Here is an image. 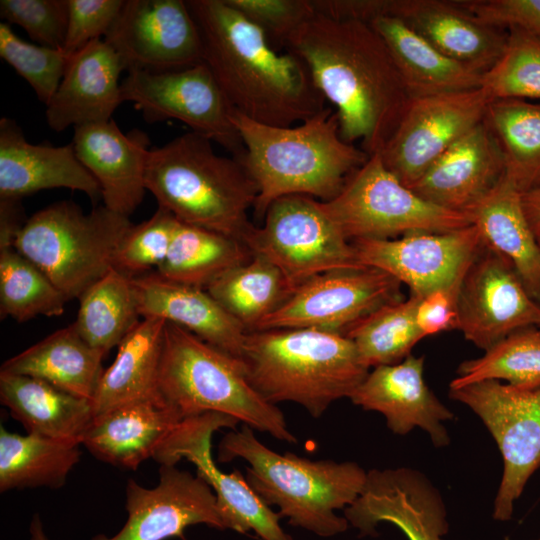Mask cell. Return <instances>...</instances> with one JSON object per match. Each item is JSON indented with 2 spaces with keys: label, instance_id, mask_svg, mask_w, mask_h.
Wrapping results in <instances>:
<instances>
[{
  "label": "cell",
  "instance_id": "cell-1",
  "mask_svg": "<svg viewBox=\"0 0 540 540\" xmlns=\"http://www.w3.org/2000/svg\"><path fill=\"white\" fill-rule=\"evenodd\" d=\"M326 101L334 107L342 139L380 153L410 101L398 67L377 31L367 22L315 12L288 40Z\"/></svg>",
  "mask_w": 540,
  "mask_h": 540
},
{
  "label": "cell",
  "instance_id": "cell-2",
  "mask_svg": "<svg viewBox=\"0 0 540 540\" xmlns=\"http://www.w3.org/2000/svg\"><path fill=\"white\" fill-rule=\"evenodd\" d=\"M203 62L234 110L261 124L291 127L327 105L305 62L278 52L265 34L226 0H188Z\"/></svg>",
  "mask_w": 540,
  "mask_h": 540
},
{
  "label": "cell",
  "instance_id": "cell-3",
  "mask_svg": "<svg viewBox=\"0 0 540 540\" xmlns=\"http://www.w3.org/2000/svg\"><path fill=\"white\" fill-rule=\"evenodd\" d=\"M232 120L245 148L238 161L258 189L254 212L260 217L283 196L333 199L369 157L342 139L332 107L291 127L261 124L235 110Z\"/></svg>",
  "mask_w": 540,
  "mask_h": 540
},
{
  "label": "cell",
  "instance_id": "cell-4",
  "mask_svg": "<svg viewBox=\"0 0 540 540\" xmlns=\"http://www.w3.org/2000/svg\"><path fill=\"white\" fill-rule=\"evenodd\" d=\"M240 360L267 402L297 403L314 418L350 398L369 373L351 339L309 328L250 331Z\"/></svg>",
  "mask_w": 540,
  "mask_h": 540
},
{
  "label": "cell",
  "instance_id": "cell-5",
  "mask_svg": "<svg viewBox=\"0 0 540 540\" xmlns=\"http://www.w3.org/2000/svg\"><path fill=\"white\" fill-rule=\"evenodd\" d=\"M237 458L248 462L245 479L267 505L277 506L289 524L321 537L347 530V519L336 510L355 502L367 478V471L355 462L314 461L275 452L247 425L226 433L218 445L220 462Z\"/></svg>",
  "mask_w": 540,
  "mask_h": 540
},
{
  "label": "cell",
  "instance_id": "cell-6",
  "mask_svg": "<svg viewBox=\"0 0 540 540\" xmlns=\"http://www.w3.org/2000/svg\"><path fill=\"white\" fill-rule=\"evenodd\" d=\"M211 142L188 132L150 149L146 189L178 221L243 242L258 189L245 167L218 155Z\"/></svg>",
  "mask_w": 540,
  "mask_h": 540
},
{
  "label": "cell",
  "instance_id": "cell-7",
  "mask_svg": "<svg viewBox=\"0 0 540 540\" xmlns=\"http://www.w3.org/2000/svg\"><path fill=\"white\" fill-rule=\"evenodd\" d=\"M159 393L182 419L221 413L278 440L297 442L283 412L250 384L240 359L167 321Z\"/></svg>",
  "mask_w": 540,
  "mask_h": 540
},
{
  "label": "cell",
  "instance_id": "cell-8",
  "mask_svg": "<svg viewBox=\"0 0 540 540\" xmlns=\"http://www.w3.org/2000/svg\"><path fill=\"white\" fill-rule=\"evenodd\" d=\"M132 225L104 205L84 213L60 201L34 213L13 248L33 262L69 300L79 298L113 268L117 247Z\"/></svg>",
  "mask_w": 540,
  "mask_h": 540
},
{
  "label": "cell",
  "instance_id": "cell-9",
  "mask_svg": "<svg viewBox=\"0 0 540 540\" xmlns=\"http://www.w3.org/2000/svg\"><path fill=\"white\" fill-rule=\"evenodd\" d=\"M322 206L350 242L448 232L473 224L468 213L443 209L415 194L386 168L379 153L369 156Z\"/></svg>",
  "mask_w": 540,
  "mask_h": 540
},
{
  "label": "cell",
  "instance_id": "cell-10",
  "mask_svg": "<svg viewBox=\"0 0 540 540\" xmlns=\"http://www.w3.org/2000/svg\"><path fill=\"white\" fill-rule=\"evenodd\" d=\"M263 217V225H252L243 243L251 254L274 264L293 290L319 274L362 266L322 201L306 195L283 196L269 205Z\"/></svg>",
  "mask_w": 540,
  "mask_h": 540
},
{
  "label": "cell",
  "instance_id": "cell-11",
  "mask_svg": "<svg viewBox=\"0 0 540 540\" xmlns=\"http://www.w3.org/2000/svg\"><path fill=\"white\" fill-rule=\"evenodd\" d=\"M449 396L480 418L498 446L503 471L493 518L508 521L527 482L540 469V387L486 380L449 388Z\"/></svg>",
  "mask_w": 540,
  "mask_h": 540
},
{
  "label": "cell",
  "instance_id": "cell-12",
  "mask_svg": "<svg viewBox=\"0 0 540 540\" xmlns=\"http://www.w3.org/2000/svg\"><path fill=\"white\" fill-rule=\"evenodd\" d=\"M121 98L134 103L149 123L176 119L237 160L245 153L232 120L234 108L204 62L163 72L130 71L121 83Z\"/></svg>",
  "mask_w": 540,
  "mask_h": 540
},
{
  "label": "cell",
  "instance_id": "cell-13",
  "mask_svg": "<svg viewBox=\"0 0 540 540\" xmlns=\"http://www.w3.org/2000/svg\"><path fill=\"white\" fill-rule=\"evenodd\" d=\"M401 283L367 266L319 274L299 285L254 331L309 328L346 335L382 306L403 299Z\"/></svg>",
  "mask_w": 540,
  "mask_h": 540
},
{
  "label": "cell",
  "instance_id": "cell-14",
  "mask_svg": "<svg viewBox=\"0 0 540 540\" xmlns=\"http://www.w3.org/2000/svg\"><path fill=\"white\" fill-rule=\"evenodd\" d=\"M240 423L221 413H204L183 419L156 450L153 459L161 465H176L181 459L193 463L197 475L213 490L226 529L254 531L261 540H292L274 512L250 487L239 470L221 471L211 455L213 434L221 428L235 429Z\"/></svg>",
  "mask_w": 540,
  "mask_h": 540
},
{
  "label": "cell",
  "instance_id": "cell-15",
  "mask_svg": "<svg viewBox=\"0 0 540 540\" xmlns=\"http://www.w3.org/2000/svg\"><path fill=\"white\" fill-rule=\"evenodd\" d=\"M491 97L483 88L410 98L394 133L379 153L408 188L454 143L484 119Z\"/></svg>",
  "mask_w": 540,
  "mask_h": 540
},
{
  "label": "cell",
  "instance_id": "cell-16",
  "mask_svg": "<svg viewBox=\"0 0 540 540\" xmlns=\"http://www.w3.org/2000/svg\"><path fill=\"white\" fill-rule=\"evenodd\" d=\"M351 243L362 266L388 273L406 284L412 294L423 297L461 285L484 241L478 227L471 224L448 232H417Z\"/></svg>",
  "mask_w": 540,
  "mask_h": 540
},
{
  "label": "cell",
  "instance_id": "cell-17",
  "mask_svg": "<svg viewBox=\"0 0 540 540\" xmlns=\"http://www.w3.org/2000/svg\"><path fill=\"white\" fill-rule=\"evenodd\" d=\"M104 40L127 72L179 70L203 62L200 34L183 0H125Z\"/></svg>",
  "mask_w": 540,
  "mask_h": 540
},
{
  "label": "cell",
  "instance_id": "cell-18",
  "mask_svg": "<svg viewBox=\"0 0 540 540\" xmlns=\"http://www.w3.org/2000/svg\"><path fill=\"white\" fill-rule=\"evenodd\" d=\"M532 326H540V303L530 296L510 263L483 244L460 286L458 329L486 351Z\"/></svg>",
  "mask_w": 540,
  "mask_h": 540
},
{
  "label": "cell",
  "instance_id": "cell-19",
  "mask_svg": "<svg viewBox=\"0 0 540 540\" xmlns=\"http://www.w3.org/2000/svg\"><path fill=\"white\" fill-rule=\"evenodd\" d=\"M344 513L361 536L377 535L380 523L395 525L408 540H445L449 531L439 490L409 467L367 471L361 494Z\"/></svg>",
  "mask_w": 540,
  "mask_h": 540
},
{
  "label": "cell",
  "instance_id": "cell-20",
  "mask_svg": "<svg viewBox=\"0 0 540 540\" xmlns=\"http://www.w3.org/2000/svg\"><path fill=\"white\" fill-rule=\"evenodd\" d=\"M159 483L144 488L130 479L126 486L128 518L113 537L92 540H165L181 536L190 525L226 529L212 488L197 474L176 465H161Z\"/></svg>",
  "mask_w": 540,
  "mask_h": 540
},
{
  "label": "cell",
  "instance_id": "cell-21",
  "mask_svg": "<svg viewBox=\"0 0 540 540\" xmlns=\"http://www.w3.org/2000/svg\"><path fill=\"white\" fill-rule=\"evenodd\" d=\"M349 399L364 410L381 413L395 434L405 435L418 427L435 447L450 443L444 422L452 420L454 413L426 384L423 356L410 354L399 363L375 367Z\"/></svg>",
  "mask_w": 540,
  "mask_h": 540
},
{
  "label": "cell",
  "instance_id": "cell-22",
  "mask_svg": "<svg viewBox=\"0 0 540 540\" xmlns=\"http://www.w3.org/2000/svg\"><path fill=\"white\" fill-rule=\"evenodd\" d=\"M77 158L100 186L104 206L129 217L142 202L150 149L141 131L124 134L111 119L74 127Z\"/></svg>",
  "mask_w": 540,
  "mask_h": 540
},
{
  "label": "cell",
  "instance_id": "cell-23",
  "mask_svg": "<svg viewBox=\"0 0 540 540\" xmlns=\"http://www.w3.org/2000/svg\"><path fill=\"white\" fill-rule=\"evenodd\" d=\"M505 173L502 150L483 120L447 149L409 188L438 207L467 213Z\"/></svg>",
  "mask_w": 540,
  "mask_h": 540
},
{
  "label": "cell",
  "instance_id": "cell-24",
  "mask_svg": "<svg viewBox=\"0 0 540 540\" xmlns=\"http://www.w3.org/2000/svg\"><path fill=\"white\" fill-rule=\"evenodd\" d=\"M386 16L400 19L441 53L482 74L498 61L507 41V30L483 23L462 1L388 0Z\"/></svg>",
  "mask_w": 540,
  "mask_h": 540
},
{
  "label": "cell",
  "instance_id": "cell-25",
  "mask_svg": "<svg viewBox=\"0 0 540 540\" xmlns=\"http://www.w3.org/2000/svg\"><path fill=\"white\" fill-rule=\"evenodd\" d=\"M123 71L120 57L104 39L70 56L58 89L46 105L48 126L62 132L70 126L110 121L123 102L119 84Z\"/></svg>",
  "mask_w": 540,
  "mask_h": 540
},
{
  "label": "cell",
  "instance_id": "cell-26",
  "mask_svg": "<svg viewBox=\"0 0 540 540\" xmlns=\"http://www.w3.org/2000/svg\"><path fill=\"white\" fill-rule=\"evenodd\" d=\"M68 188L85 193L96 203L101 190L79 161L73 145L29 143L10 118L0 120V199H19L40 190Z\"/></svg>",
  "mask_w": 540,
  "mask_h": 540
},
{
  "label": "cell",
  "instance_id": "cell-27",
  "mask_svg": "<svg viewBox=\"0 0 540 540\" xmlns=\"http://www.w3.org/2000/svg\"><path fill=\"white\" fill-rule=\"evenodd\" d=\"M132 281L141 318L164 319L241 359L248 331L206 289L169 281L155 271Z\"/></svg>",
  "mask_w": 540,
  "mask_h": 540
},
{
  "label": "cell",
  "instance_id": "cell-28",
  "mask_svg": "<svg viewBox=\"0 0 540 540\" xmlns=\"http://www.w3.org/2000/svg\"><path fill=\"white\" fill-rule=\"evenodd\" d=\"M182 420L163 401L133 402L94 416L80 443L104 462L136 470L143 461L153 458Z\"/></svg>",
  "mask_w": 540,
  "mask_h": 540
},
{
  "label": "cell",
  "instance_id": "cell-29",
  "mask_svg": "<svg viewBox=\"0 0 540 540\" xmlns=\"http://www.w3.org/2000/svg\"><path fill=\"white\" fill-rule=\"evenodd\" d=\"M484 244L513 267L530 296L540 303V243L522 203V192L505 175L468 212Z\"/></svg>",
  "mask_w": 540,
  "mask_h": 540
},
{
  "label": "cell",
  "instance_id": "cell-30",
  "mask_svg": "<svg viewBox=\"0 0 540 540\" xmlns=\"http://www.w3.org/2000/svg\"><path fill=\"white\" fill-rule=\"evenodd\" d=\"M165 325L161 318H142L119 344L116 358L104 370L91 400L93 417L133 402L163 401L159 372Z\"/></svg>",
  "mask_w": 540,
  "mask_h": 540
},
{
  "label": "cell",
  "instance_id": "cell-31",
  "mask_svg": "<svg viewBox=\"0 0 540 540\" xmlns=\"http://www.w3.org/2000/svg\"><path fill=\"white\" fill-rule=\"evenodd\" d=\"M369 24L385 41L410 98L481 88L482 73L447 57L400 19L379 16Z\"/></svg>",
  "mask_w": 540,
  "mask_h": 540
},
{
  "label": "cell",
  "instance_id": "cell-32",
  "mask_svg": "<svg viewBox=\"0 0 540 540\" xmlns=\"http://www.w3.org/2000/svg\"><path fill=\"white\" fill-rule=\"evenodd\" d=\"M104 357L72 323L7 359L0 371L38 378L91 401L104 372Z\"/></svg>",
  "mask_w": 540,
  "mask_h": 540
},
{
  "label": "cell",
  "instance_id": "cell-33",
  "mask_svg": "<svg viewBox=\"0 0 540 540\" xmlns=\"http://www.w3.org/2000/svg\"><path fill=\"white\" fill-rule=\"evenodd\" d=\"M0 401L28 433L58 440L80 443L93 419L90 400L26 375L0 371Z\"/></svg>",
  "mask_w": 540,
  "mask_h": 540
},
{
  "label": "cell",
  "instance_id": "cell-34",
  "mask_svg": "<svg viewBox=\"0 0 540 540\" xmlns=\"http://www.w3.org/2000/svg\"><path fill=\"white\" fill-rule=\"evenodd\" d=\"M80 443L0 427V490L64 485L80 459Z\"/></svg>",
  "mask_w": 540,
  "mask_h": 540
},
{
  "label": "cell",
  "instance_id": "cell-35",
  "mask_svg": "<svg viewBox=\"0 0 540 540\" xmlns=\"http://www.w3.org/2000/svg\"><path fill=\"white\" fill-rule=\"evenodd\" d=\"M251 256L237 238L178 221L168 254L155 272L172 282L207 289Z\"/></svg>",
  "mask_w": 540,
  "mask_h": 540
},
{
  "label": "cell",
  "instance_id": "cell-36",
  "mask_svg": "<svg viewBox=\"0 0 540 540\" xmlns=\"http://www.w3.org/2000/svg\"><path fill=\"white\" fill-rule=\"evenodd\" d=\"M206 290L248 332L254 331L294 291L274 264L254 254L218 277Z\"/></svg>",
  "mask_w": 540,
  "mask_h": 540
},
{
  "label": "cell",
  "instance_id": "cell-37",
  "mask_svg": "<svg viewBox=\"0 0 540 540\" xmlns=\"http://www.w3.org/2000/svg\"><path fill=\"white\" fill-rule=\"evenodd\" d=\"M78 299L73 325L90 346L105 355L142 319L132 279L113 268Z\"/></svg>",
  "mask_w": 540,
  "mask_h": 540
},
{
  "label": "cell",
  "instance_id": "cell-38",
  "mask_svg": "<svg viewBox=\"0 0 540 540\" xmlns=\"http://www.w3.org/2000/svg\"><path fill=\"white\" fill-rule=\"evenodd\" d=\"M484 121L502 150L509 179L522 193L540 187V103L493 99Z\"/></svg>",
  "mask_w": 540,
  "mask_h": 540
},
{
  "label": "cell",
  "instance_id": "cell-39",
  "mask_svg": "<svg viewBox=\"0 0 540 540\" xmlns=\"http://www.w3.org/2000/svg\"><path fill=\"white\" fill-rule=\"evenodd\" d=\"M420 298L411 293L407 299L386 304L346 333L367 368L401 362L424 338L416 322Z\"/></svg>",
  "mask_w": 540,
  "mask_h": 540
},
{
  "label": "cell",
  "instance_id": "cell-40",
  "mask_svg": "<svg viewBox=\"0 0 540 540\" xmlns=\"http://www.w3.org/2000/svg\"><path fill=\"white\" fill-rule=\"evenodd\" d=\"M496 380L523 389L540 387V326L516 331L478 358L460 364L449 388Z\"/></svg>",
  "mask_w": 540,
  "mask_h": 540
},
{
  "label": "cell",
  "instance_id": "cell-41",
  "mask_svg": "<svg viewBox=\"0 0 540 540\" xmlns=\"http://www.w3.org/2000/svg\"><path fill=\"white\" fill-rule=\"evenodd\" d=\"M66 296L33 262L14 248L0 250V317L25 322L60 316Z\"/></svg>",
  "mask_w": 540,
  "mask_h": 540
},
{
  "label": "cell",
  "instance_id": "cell-42",
  "mask_svg": "<svg viewBox=\"0 0 540 540\" xmlns=\"http://www.w3.org/2000/svg\"><path fill=\"white\" fill-rule=\"evenodd\" d=\"M481 88L492 100H540V38L517 28L507 29L504 51L483 73Z\"/></svg>",
  "mask_w": 540,
  "mask_h": 540
},
{
  "label": "cell",
  "instance_id": "cell-43",
  "mask_svg": "<svg viewBox=\"0 0 540 540\" xmlns=\"http://www.w3.org/2000/svg\"><path fill=\"white\" fill-rule=\"evenodd\" d=\"M0 56L28 82L45 106L58 89L70 59L62 48L24 41L5 22L0 23Z\"/></svg>",
  "mask_w": 540,
  "mask_h": 540
},
{
  "label": "cell",
  "instance_id": "cell-44",
  "mask_svg": "<svg viewBox=\"0 0 540 540\" xmlns=\"http://www.w3.org/2000/svg\"><path fill=\"white\" fill-rule=\"evenodd\" d=\"M178 220L158 206L154 214L140 224H132L120 241L113 269L133 279L154 272L164 262Z\"/></svg>",
  "mask_w": 540,
  "mask_h": 540
},
{
  "label": "cell",
  "instance_id": "cell-45",
  "mask_svg": "<svg viewBox=\"0 0 540 540\" xmlns=\"http://www.w3.org/2000/svg\"><path fill=\"white\" fill-rule=\"evenodd\" d=\"M3 22L23 28L39 45L62 48L68 24V0H1Z\"/></svg>",
  "mask_w": 540,
  "mask_h": 540
},
{
  "label": "cell",
  "instance_id": "cell-46",
  "mask_svg": "<svg viewBox=\"0 0 540 540\" xmlns=\"http://www.w3.org/2000/svg\"><path fill=\"white\" fill-rule=\"evenodd\" d=\"M258 27L275 48H284L290 37L314 14L312 0H226Z\"/></svg>",
  "mask_w": 540,
  "mask_h": 540
},
{
  "label": "cell",
  "instance_id": "cell-47",
  "mask_svg": "<svg viewBox=\"0 0 540 540\" xmlns=\"http://www.w3.org/2000/svg\"><path fill=\"white\" fill-rule=\"evenodd\" d=\"M125 0H68V24L63 51L72 56L106 36Z\"/></svg>",
  "mask_w": 540,
  "mask_h": 540
},
{
  "label": "cell",
  "instance_id": "cell-48",
  "mask_svg": "<svg viewBox=\"0 0 540 540\" xmlns=\"http://www.w3.org/2000/svg\"><path fill=\"white\" fill-rule=\"evenodd\" d=\"M462 4L487 25L517 28L540 38V0H468Z\"/></svg>",
  "mask_w": 540,
  "mask_h": 540
},
{
  "label": "cell",
  "instance_id": "cell-49",
  "mask_svg": "<svg viewBox=\"0 0 540 540\" xmlns=\"http://www.w3.org/2000/svg\"><path fill=\"white\" fill-rule=\"evenodd\" d=\"M460 286L439 289L420 298L416 322L424 337L458 329Z\"/></svg>",
  "mask_w": 540,
  "mask_h": 540
},
{
  "label": "cell",
  "instance_id": "cell-50",
  "mask_svg": "<svg viewBox=\"0 0 540 540\" xmlns=\"http://www.w3.org/2000/svg\"><path fill=\"white\" fill-rule=\"evenodd\" d=\"M26 221L21 200L0 199V250L13 248Z\"/></svg>",
  "mask_w": 540,
  "mask_h": 540
},
{
  "label": "cell",
  "instance_id": "cell-51",
  "mask_svg": "<svg viewBox=\"0 0 540 540\" xmlns=\"http://www.w3.org/2000/svg\"><path fill=\"white\" fill-rule=\"evenodd\" d=\"M522 203L527 220L535 235H540V187L522 193Z\"/></svg>",
  "mask_w": 540,
  "mask_h": 540
},
{
  "label": "cell",
  "instance_id": "cell-52",
  "mask_svg": "<svg viewBox=\"0 0 540 540\" xmlns=\"http://www.w3.org/2000/svg\"><path fill=\"white\" fill-rule=\"evenodd\" d=\"M30 540H49L38 514L34 515L30 524Z\"/></svg>",
  "mask_w": 540,
  "mask_h": 540
},
{
  "label": "cell",
  "instance_id": "cell-53",
  "mask_svg": "<svg viewBox=\"0 0 540 540\" xmlns=\"http://www.w3.org/2000/svg\"><path fill=\"white\" fill-rule=\"evenodd\" d=\"M531 540H540V535H538L537 537L531 539Z\"/></svg>",
  "mask_w": 540,
  "mask_h": 540
},
{
  "label": "cell",
  "instance_id": "cell-54",
  "mask_svg": "<svg viewBox=\"0 0 540 540\" xmlns=\"http://www.w3.org/2000/svg\"><path fill=\"white\" fill-rule=\"evenodd\" d=\"M538 239H540V235L538 236Z\"/></svg>",
  "mask_w": 540,
  "mask_h": 540
},
{
  "label": "cell",
  "instance_id": "cell-55",
  "mask_svg": "<svg viewBox=\"0 0 540 540\" xmlns=\"http://www.w3.org/2000/svg\"><path fill=\"white\" fill-rule=\"evenodd\" d=\"M538 240H539V243H540V239H538Z\"/></svg>",
  "mask_w": 540,
  "mask_h": 540
}]
</instances>
